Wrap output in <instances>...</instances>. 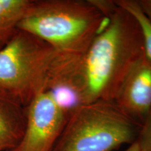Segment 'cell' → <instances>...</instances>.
Returning <instances> with one entry per match:
<instances>
[{
	"label": "cell",
	"mask_w": 151,
	"mask_h": 151,
	"mask_svg": "<svg viewBox=\"0 0 151 151\" xmlns=\"http://www.w3.org/2000/svg\"><path fill=\"white\" fill-rule=\"evenodd\" d=\"M144 52L139 22L118 5L84 54L89 103L96 100L113 101L125 76Z\"/></svg>",
	"instance_id": "6da1fadb"
},
{
	"label": "cell",
	"mask_w": 151,
	"mask_h": 151,
	"mask_svg": "<svg viewBox=\"0 0 151 151\" xmlns=\"http://www.w3.org/2000/svg\"><path fill=\"white\" fill-rule=\"evenodd\" d=\"M109 20L91 0H37L31 1L18 29L57 52L84 55Z\"/></svg>",
	"instance_id": "7a4b0ae2"
},
{
	"label": "cell",
	"mask_w": 151,
	"mask_h": 151,
	"mask_svg": "<svg viewBox=\"0 0 151 151\" xmlns=\"http://www.w3.org/2000/svg\"><path fill=\"white\" fill-rule=\"evenodd\" d=\"M141 126L114 101L96 100L71 113L52 151H113L134 143Z\"/></svg>",
	"instance_id": "3957f363"
},
{
	"label": "cell",
	"mask_w": 151,
	"mask_h": 151,
	"mask_svg": "<svg viewBox=\"0 0 151 151\" xmlns=\"http://www.w3.org/2000/svg\"><path fill=\"white\" fill-rule=\"evenodd\" d=\"M56 50L39 37L17 30L0 49V92L24 107L46 91Z\"/></svg>",
	"instance_id": "277c9868"
},
{
	"label": "cell",
	"mask_w": 151,
	"mask_h": 151,
	"mask_svg": "<svg viewBox=\"0 0 151 151\" xmlns=\"http://www.w3.org/2000/svg\"><path fill=\"white\" fill-rule=\"evenodd\" d=\"M46 91L68 116L89 103V86L84 55L57 52L50 66Z\"/></svg>",
	"instance_id": "5b68a950"
},
{
	"label": "cell",
	"mask_w": 151,
	"mask_h": 151,
	"mask_svg": "<svg viewBox=\"0 0 151 151\" xmlns=\"http://www.w3.org/2000/svg\"><path fill=\"white\" fill-rule=\"evenodd\" d=\"M69 116L48 92L27 106V124L20 143L10 151H52Z\"/></svg>",
	"instance_id": "8992f818"
},
{
	"label": "cell",
	"mask_w": 151,
	"mask_h": 151,
	"mask_svg": "<svg viewBox=\"0 0 151 151\" xmlns=\"http://www.w3.org/2000/svg\"><path fill=\"white\" fill-rule=\"evenodd\" d=\"M113 101L134 120L145 121L151 109V60L145 52L128 71Z\"/></svg>",
	"instance_id": "52a82bcc"
},
{
	"label": "cell",
	"mask_w": 151,
	"mask_h": 151,
	"mask_svg": "<svg viewBox=\"0 0 151 151\" xmlns=\"http://www.w3.org/2000/svg\"><path fill=\"white\" fill-rule=\"evenodd\" d=\"M27 124V107L0 92V151H10L20 143Z\"/></svg>",
	"instance_id": "ba28073f"
},
{
	"label": "cell",
	"mask_w": 151,
	"mask_h": 151,
	"mask_svg": "<svg viewBox=\"0 0 151 151\" xmlns=\"http://www.w3.org/2000/svg\"><path fill=\"white\" fill-rule=\"evenodd\" d=\"M31 0H0V43L5 45L18 30Z\"/></svg>",
	"instance_id": "9c48e42d"
},
{
	"label": "cell",
	"mask_w": 151,
	"mask_h": 151,
	"mask_svg": "<svg viewBox=\"0 0 151 151\" xmlns=\"http://www.w3.org/2000/svg\"><path fill=\"white\" fill-rule=\"evenodd\" d=\"M115 1L120 7L129 11L138 20L142 29L145 53L151 60V22L142 12L137 0H116Z\"/></svg>",
	"instance_id": "30bf717a"
},
{
	"label": "cell",
	"mask_w": 151,
	"mask_h": 151,
	"mask_svg": "<svg viewBox=\"0 0 151 151\" xmlns=\"http://www.w3.org/2000/svg\"><path fill=\"white\" fill-rule=\"evenodd\" d=\"M139 151H151V109L141 126L137 139Z\"/></svg>",
	"instance_id": "8fae6325"
},
{
	"label": "cell",
	"mask_w": 151,
	"mask_h": 151,
	"mask_svg": "<svg viewBox=\"0 0 151 151\" xmlns=\"http://www.w3.org/2000/svg\"><path fill=\"white\" fill-rule=\"evenodd\" d=\"M142 12L151 22V0H137Z\"/></svg>",
	"instance_id": "7c38bea8"
},
{
	"label": "cell",
	"mask_w": 151,
	"mask_h": 151,
	"mask_svg": "<svg viewBox=\"0 0 151 151\" xmlns=\"http://www.w3.org/2000/svg\"><path fill=\"white\" fill-rule=\"evenodd\" d=\"M123 151H139V145L137 143V141H135L134 143H132V144L129 145V146L128 147L127 149Z\"/></svg>",
	"instance_id": "4fadbf2b"
},
{
	"label": "cell",
	"mask_w": 151,
	"mask_h": 151,
	"mask_svg": "<svg viewBox=\"0 0 151 151\" xmlns=\"http://www.w3.org/2000/svg\"><path fill=\"white\" fill-rule=\"evenodd\" d=\"M4 46V45L2 44V43H0V49L2 48V47H3Z\"/></svg>",
	"instance_id": "5bb4252c"
}]
</instances>
